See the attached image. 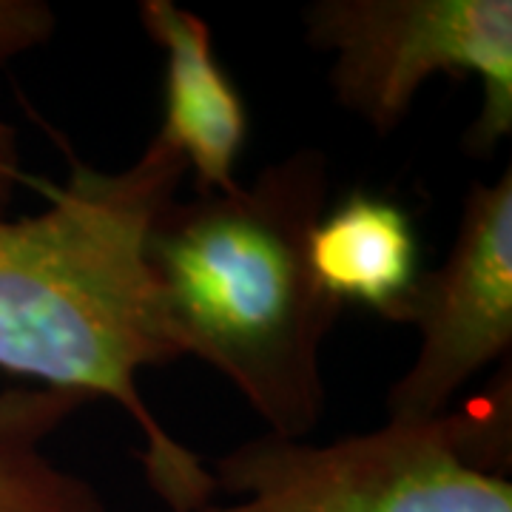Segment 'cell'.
I'll return each instance as SVG.
<instances>
[{
	"label": "cell",
	"mask_w": 512,
	"mask_h": 512,
	"mask_svg": "<svg viewBox=\"0 0 512 512\" xmlns=\"http://www.w3.org/2000/svg\"><path fill=\"white\" fill-rule=\"evenodd\" d=\"M72 165L63 185L29 174L43 211L0 217V367L120 404L154 495L171 512H197L217 481L137 387L143 367L183 359L148 274L146 237L188 165L160 134L120 171Z\"/></svg>",
	"instance_id": "cell-1"
},
{
	"label": "cell",
	"mask_w": 512,
	"mask_h": 512,
	"mask_svg": "<svg viewBox=\"0 0 512 512\" xmlns=\"http://www.w3.org/2000/svg\"><path fill=\"white\" fill-rule=\"evenodd\" d=\"M328 191V157L299 148L248 185L174 197L146 237L174 345L225 376L282 439L313 433L328 404L322 345L345 311L311 265Z\"/></svg>",
	"instance_id": "cell-2"
},
{
	"label": "cell",
	"mask_w": 512,
	"mask_h": 512,
	"mask_svg": "<svg viewBox=\"0 0 512 512\" xmlns=\"http://www.w3.org/2000/svg\"><path fill=\"white\" fill-rule=\"evenodd\" d=\"M487 421L387 419L330 444L265 433L211 470L237 501L197 512H512V484L481 447Z\"/></svg>",
	"instance_id": "cell-3"
},
{
	"label": "cell",
	"mask_w": 512,
	"mask_h": 512,
	"mask_svg": "<svg viewBox=\"0 0 512 512\" xmlns=\"http://www.w3.org/2000/svg\"><path fill=\"white\" fill-rule=\"evenodd\" d=\"M305 37L330 52L342 109L390 134L433 74H476L481 111L467 151L487 157L512 131L510 0H316Z\"/></svg>",
	"instance_id": "cell-4"
},
{
	"label": "cell",
	"mask_w": 512,
	"mask_h": 512,
	"mask_svg": "<svg viewBox=\"0 0 512 512\" xmlns=\"http://www.w3.org/2000/svg\"><path fill=\"white\" fill-rule=\"evenodd\" d=\"M421 345L387 393V419H436L458 387L512 345V174L470 188L456 242L436 271L419 276L402 313Z\"/></svg>",
	"instance_id": "cell-5"
},
{
	"label": "cell",
	"mask_w": 512,
	"mask_h": 512,
	"mask_svg": "<svg viewBox=\"0 0 512 512\" xmlns=\"http://www.w3.org/2000/svg\"><path fill=\"white\" fill-rule=\"evenodd\" d=\"M137 15L165 52V111L157 134L197 174V194L237 188L248 111L214 55L211 26L174 0H143Z\"/></svg>",
	"instance_id": "cell-6"
},
{
	"label": "cell",
	"mask_w": 512,
	"mask_h": 512,
	"mask_svg": "<svg viewBox=\"0 0 512 512\" xmlns=\"http://www.w3.org/2000/svg\"><path fill=\"white\" fill-rule=\"evenodd\" d=\"M311 265L336 302L402 322L421 276L413 220L399 202L356 191L316 222Z\"/></svg>",
	"instance_id": "cell-7"
},
{
	"label": "cell",
	"mask_w": 512,
	"mask_h": 512,
	"mask_svg": "<svg viewBox=\"0 0 512 512\" xmlns=\"http://www.w3.org/2000/svg\"><path fill=\"white\" fill-rule=\"evenodd\" d=\"M94 396L60 387L0 390V512H106L86 478L63 470L43 444Z\"/></svg>",
	"instance_id": "cell-8"
},
{
	"label": "cell",
	"mask_w": 512,
	"mask_h": 512,
	"mask_svg": "<svg viewBox=\"0 0 512 512\" xmlns=\"http://www.w3.org/2000/svg\"><path fill=\"white\" fill-rule=\"evenodd\" d=\"M55 26V12L43 0H0V63H9L52 40ZM26 180L29 171L23 168L18 128L0 117V217H6Z\"/></svg>",
	"instance_id": "cell-9"
}]
</instances>
